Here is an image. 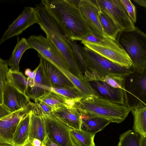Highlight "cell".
<instances>
[{
    "label": "cell",
    "mask_w": 146,
    "mask_h": 146,
    "mask_svg": "<svg viewBox=\"0 0 146 146\" xmlns=\"http://www.w3.org/2000/svg\"><path fill=\"white\" fill-rule=\"evenodd\" d=\"M37 23L35 7H25L22 13L9 25L0 40V44L11 38L21 34L27 28Z\"/></svg>",
    "instance_id": "11"
},
{
    "label": "cell",
    "mask_w": 146,
    "mask_h": 146,
    "mask_svg": "<svg viewBox=\"0 0 146 146\" xmlns=\"http://www.w3.org/2000/svg\"><path fill=\"white\" fill-rule=\"evenodd\" d=\"M74 104H66L55 109L51 115L72 128L80 130L81 114Z\"/></svg>",
    "instance_id": "14"
},
{
    "label": "cell",
    "mask_w": 146,
    "mask_h": 146,
    "mask_svg": "<svg viewBox=\"0 0 146 146\" xmlns=\"http://www.w3.org/2000/svg\"><path fill=\"white\" fill-rule=\"evenodd\" d=\"M27 39L31 48L57 68L61 71H70L67 62L56 47L49 38L42 35H32Z\"/></svg>",
    "instance_id": "7"
},
{
    "label": "cell",
    "mask_w": 146,
    "mask_h": 146,
    "mask_svg": "<svg viewBox=\"0 0 146 146\" xmlns=\"http://www.w3.org/2000/svg\"><path fill=\"white\" fill-rule=\"evenodd\" d=\"M37 69L38 67H37L33 71H32L29 68H27L25 70V74L27 76V78L30 82V87L29 88H32L34 86L35 78Z\"/></svg>",
    "instance_id": "34"
},
{
    "label": "cell",
    "mask_w": 146,
    "mask_h": 146,
    "mask_svg": "<svg viewBox=\"0 0 146 146\" xmlns=\"http://www.w3.org/2000/svg\"><path fill=\"white\" fill-rule=\"evenodd\" d=\"M35 103L30 102L24 108L0 118V142L13 144V139L21 119L33 110Z\"/></svg>",
    "instance_id": "10"
},
{
    "label": "cell",
    "mask_w": 146,
    "mask_h": 146,
    "mask_svg": "<svg viewBox=\"0 0 146 146\" xmlns=\"http://www.w3.org/2000/svg\"><path fill=\"white\" fill-rule=\"evenodd\" d=\"M103 38L93 32L85 37L82 41L93 43H99L102 41Z\"/></svg>",
    "instance_id": "35"
},
{
    "label": "cell",
    "mask_w": 146,
    "mask_h": 146,
    "mask_svg": "<svg viewBox=\"0 0 146 146\" xmlns=\"http://www.w3.org/2000/svg\"><path fill=\"white\" fill-rule=\"evenodd\" d=\"M32 111L30 113L28 141L30 142L33 139H37L43 144L46 136L44 119L41 116L35 114Z\"/></svg>",
    "instance_id": "18"
},
{
    "label": "cell",
    "mask_w": 146,
    "mask_h": 146,
    "mask_svg": "<svg viewBox=\"0 0 146 146\" xmlns=\"http://www.w3.org/2000/svg\"><path fill=\"white\" fill-rule=\"evenodd\" d=\"M31 102L27 94L7 82L3 94V104L13 112L21 109Z\"/></svg>",
    "instance_id": "13"
},
{
    "label": "cell",
    "mask_w": 146,
    "mask_h": 146,
    "mask_svg": "<svg viewBox=\"0 0 146 146\" xmlns=\"http://www.w3.org/2000/svg\"><path fill=\"white\" fill-rule=\"evenodd\" d=\"M35 78V85L32 88H29L27 95L29 98L34 100L43 95L48 90L46 87H51L50 82L40 63Z\"/></svg>",
    "instance_id": "17"
},
{
    "label": "cell",
    "mask_w": 146,
    "mask_h": 146,
    "mask_svg": "<svg viewBox=\"0 0 146 146\" xmlns=\"http://www.w3.org/2000/svg\"><path fill=\"white\" fill-rule=\"evenodd\" d=\"M125 77L117 75H107L101 81L105 82L113 87L124 90Z\"/></svg>",
    "instance_id": "32"
},
{
    "label": "cell",
    "mask_w": 146,
    "mask_h": 146,
    "mask_svg": "<svg viewBox=\"0 0 146 146\" xmlns=\"http://www.w3.org/2000/svg\"><path fill=\"white\" fill-rule=\"evenodd\" d=\"M30 113L21 119L16 128L13 139V144L15 146H23L28 140Z\"/></svg>",
    "instance_id": "21"
},
{
    "label": "cell",
    "mask_w": 146,
    "mask_h": 146,
    "mask_svg": "<svg viewBox=\"0 0 146 146\" xmlns=\"http://www.w3.org/2000/svg\"><path fill=\"white\" fill-rule=\"evenodd\" d=\"M141 146H146V135L144 137H142L141 142Z\"/></svg>",
    "instance_id": "40"
},
{
    "label": "cell",
    "mask_w": 146,
    "mask_h": 146,
    "mask_svg": "<svg viewBox=\"0 0 146 146\" xmlns=\"http://www.w3.org/2000/svg\"><path fill=\"white\" fill-rule=\"evenodd\" d=\"M46 89L54 92L71 100H78L84 97L80 91L75 86L46 87Z\"/></svg>",
    "instance_id": "30"
},
{
    "label": "cell",
    "mask_w": 146,
    "mask_h": 146,
    "mask_svg": "<svg viewBox=\"0 0 146 146\" xmlns=\"http://www.w3.org/2000/svg\"><path fill=\"white\" fill-rule=\"evenodd\" d=\"M95 146H96L95 145Z\"/></svg>",
    "instance_id": "44"
},
{
    "label": "cell",
    "mask_w": 146,
    "mask_h": 146,
    "mask_svg": "<svg viewBox=\"0 0 146 146\" xmlns=\"http://www.w3.org/2000/svg\"><path fill=\"white\" fill-rule=\"evenodd\" d=\"M83 49L90 73V81H102L107 75L126 76L134 72L132 67L127 68L113 62L86 46Z\"/></svg>",
    "instance_id": "4"
},
{
    "label": "cell",
    "mask_w": 146,
    "mask_h": 146,
    "mask_svg": "<svg viewBox=\"0 0 146 146\" xmlns=\"http://www.w3.org/2000/svg\"><path fill=\"white\" fill-rule=\"evenodd\" d=\"M81 119L80 130L95 135L111 123L103 118L89 117L84 114H81Z\"/></svg>",
    "instance_id": "19"
},
{
    "label": "cell",
    "mask_w": 146,
    "mask_h": 146,
    "mask_svg": "<svg viewBox=\"0 0 146 146\" xmlns=\"http://www.w3.org/2000/svg\"><path fill=\"white\" fill-rule=\"evenodd\" d=\"M133 1L137 4L146 8V0H134Z\"/></svg>",
    "instance_id": "39"
},
{
    "label": "cell",
    "mask_w": 146,
    "mask_h": 146,
    "mask_svg": "<svg viewBox=\"0 0 146 146\" xmlns=\"http://www.w3.org/2000/svg\"><path fill=\"white\" fill-rule=\"evenodd\" d=\"M70 135L72 140L77 146H95V134L81 130L72 129Z\"/></svg>",
    "instance_id": "27"
},
{
    "label": "cell",
    "mask_w": 146,
    "mask_h": 146,
    "mask_svg": "<svg viewBox=\"0 0 146 146\" xmlns=\"http://www.w3.org/2000/svg\"><path fill=\"white\" fill-rule=\"evenodd\" d=\"M81 42L84 46L113 62L128 68L132 67L131 60L127 54L116 40L110 37L103 38L99 43L83 41Z\"/></svg>",
    "instance_id": "5"
},
{
    "label": "cell",
    "mask_w": 146,
    "mask_h": 146,
    "mask_svg": "<svg viewBox=\"0 0 146 146\" xmlns=\"http://www.w3.org/2000/svg\"><path fill=\"white\" fill-rule=\"evenodd\" d=\"M42 0L41 1L54 18L64 36L71 41H81L94 32L81 13L79 1Z\"/></svg>",
    "instance_id": "1"
},
{
    "label": "cell",
    "mask_w": 146,
    "mask_h": 146,
    "mask_svg": "<svg viewBox=\"0 0 146 146\" xmlns=\"http://www.w3.org/2000/svg\"><path fill=\"white\" fill-rule=\"evenodd\" d=\"M7 82L19 91L25 94L30 87V82L27 78L19 71H13L9 70L6 75Z\"/></svg>",
    "instance_id": "24"
},
{
    "label": "cell",
    "mask_w": 146,
    "mask_h": 146,
    "mask_svg": "<svg viewBox=\"0 0 146 146\" xmlns=\"http://www.w3.org/2000/svg\"><path fill=\"white\" fill-rule=\"evenodd\" d=\"M101 11L113 20L119 31L135 28L129 16L120 0H95Z\"/></svg>",
    "instance_id": "8"
},
{
    "label": "cell",
    "mask_w": 146,
    "mask_h": 146,
    "mask_svg": "<svg viewBox=\"0 0 146 146\" xmlns=\"http://www.w3.org/2000/svg\"><path fill=\"white\" fill-rule=\"evenodd\" d=\"M43 144L44 146H60L52 141L47 136L44 140Z\"/></svg>",
    "instance_id": "37"
},
{
    "label": "cell",
    "mask_w": 146,
    "mask_h": 146,
    "mask_svg": "<svg viewBox=\"0 0 146 146\" xmlns=\"http://www.w3.org/2000/svg\"><path fill=\"white\" fill-rule=\"evenodd\" d=\"M67 40L71 47L75 58L82 72H84L86 78L89 79L90 73L89 70L86 58L84 55L83 47L76 41H71L66 38Z\"/></svg>",
    "instance_id": "26"
},
{
    "label": "cell",
    "mask_w": 146,
    "mask_h": 146,
    "mask_svg": "<svg viewBox=\"0 0 146 146\" xmlns=\"http://www.w3.org/2000/svg\"><path fill=\"white\" fill-rule=\"evenodd\" d=\"M124 92L125 104L131 109L146 106V69L125 76Z\"/></svg>",
    "instance_id": "6"
},
{
    "label": "cell",
    "mask_w": 146,
    "mask_h": 146,
    "mask_svg": "<svg viewBox=\"0 0 146 146\" xmlns=\"http://www.w3.org/2000/svg\"><path fill=\"white\" fill-rule=\"evenodd\" d=\"M36 99L50 106L54 110L65 104L75 103L77 101L68 99L51 90H48Z\"/></svg>",
    "instance_id": "23"
},
{
    "label": "cell",
    "mask_w": 146,
    "mask_h": 146,
    "mask_svg": "<svg viewBox=\"0 0 146 146\" xmlns=\"http://www.w3.org/2000/svg\"><path fill=\"white\" fill-rule=\"evenodd\" d=\"M40 63L51 85V88L75 86L61 71L54 65L38 54Z\"/></svg>",
    "instance_id": "15"
},
{
    "label": "cell",
    "mask_w": 146,
    "mask_h": 146,
    "mask_svg": "<svg viewBox=\"0 0 146 146\" xmlns=\"http://www.w3.org/2000/svg\"><path fill=\"white\" fill-rule=\"evenodd\" d=\"M12 113L3 104H0V118L5 117Z\"/></svg>",
    "instance_id": "36"
},
{
    "label": "cell",
    "mask_w": 146,
    "mask_h": 146,
    "mask_svg": "<svg viewBox=\"0 0 146 146\" xmlns=\"http://www.w3.org/2000/svg\"><path fill=\"white\" fill-rule=\"evenodd\" d=\"M23 146H33L31 143L28 140Z\"/></svg>",
    "instance_id": "42"
},
{
    "label": "cell",
    "mask_w": 146,
    "mask_h": 146,
    "mask_svg": "<svg viewBox=\"0 0 146 146\" xmlns=\"http://www.w3.org/2000/svg\"><path fill=\"white\" fill-rule=\"evenodd\" d=\"M30 142L33 146H44L42 142L40 140L37 139H33Z\"/></svg>",
    "instance_id": "38"
},
{
    "label": "cell",
    "mask_w": 146,
    "mask_h": 146,
    "mask_svg": "<svg viewBox=\"0 0 146 146\" xmlns=\"http://www.w3.org/2000/svg\"><path fill=\"white\" fill-rule=\"evenodd\" d=\"M78 6L83 17L93 32L102 38L109 37L101 24L100 15L101 11L96 1L79 0Z\"/></svg>",
    "instance_id": "12"
},
{
    "label": "cell",
    "mask_w": 146,
    "mask_h": 146,
    "mask_svg": "<svg viewBox=\"0 0 146 146\" xmlns=\"http://www.w3.org/2000/svg\"><path fill=\"white\" fill-rule=\"evenodd\" d=\"M93 87L100 95L110 100L125 104L124 90L114 88L105 82L95 80L90 81Z\"/></svg>",
    "instance_id": "16"
},
{
    "label": "cell",
    "mask_w": 146,
    "mask_h": 146,
    "mask_svg": "<svg viewBox=\"0 0 146 146\" xmlns=\"http://www.w3.org/2000/svg\"><path fill=\"white\" fill-rule=\"evenodd\" d=\"M115 40L130 59L134 72H142L146 69V34L135 27L119 31Z\"/></svg>",
    "instance_id": "3"
},
{
    "label": "cell",
    "mask_w": 146,
    "mask_h": 146,
    "mask_svg": "<svg viewBox=\"0 0 146 146\" xmlns=\"http://www.w3.org/2000/svg\"><path fill=\"white\" fill-rule=\"evenodd\" d=\"M133 117V130L142 137L146 135V106L131 109Z\"/></svg>",
    "instance_id": "25"
},
{
    "label": "cell",
    "mask_w": 146,
    "mask_h": 146,
    "mask_svg": "<svg viewBox=\"0 0 146 146\" xmlns=\"http://www.w3.org/2000/svg\"><path fill=\"white\" fill-rule=\"evenodd\" d=\"M100 20L102 26L108 36L115 40L119 31L113 20L102 11L100 15Z\"/></svg>",
    "instance_id": "29"
},
{
    "label": "cell",
    "mask_w": 146,
    "mask_h": 146,
    "mask_svg": "<svg viewBox=\"0 0 146 146\" xmlns=\"http://www.w3.org/2000/svg\"><path fill=\"white\" fill-rule=\"evenodd\" d=\"M45 123L46 136L60 146H77L72 139L70 132L73 129L51 114L41 113Z\"/></svg>",
    "instance_id": "9"
},
{
    "label": "cell",
    "mask_w": 146,
    "mask_h": 146,
    "mask_svg": "<svg viewBox=\"0 0 146 146\" xmlns=\"http://www.w3.org/2000/svg\"><path fill=\"white\" fill-rule=\"evenodd\" d=\"M142 137L133 129L128 130L120 135L117 146H141Z\"/></svg>",
    "instance_id": "28"
},
{
    "label": "cell",
    "mask_w": 146,
    "mask_h": 146,
    "mask_svg": "<svg viewBox=\"0 0 146 146\" xmlns=\"http://www.w3.org/2000/svg\"><path fill=\"white\" fill-rule=\"evenodd\" d=\"M8 61L0 58V104L3 103V91L7 83L6 75L9 70Z\"/></svg>",
    "instance_id": "31"
},
{
    "label": "cell",
    "mask_w": 146,
    "mask_h": 146,
    "mask_svg": "<svg viewBox=\"0 0 146 146\" xmlns=\"http://www.w3.org/2000/svg\"><path fill=\"white\" fill-rule=\"evenodd\" d=\"M62 72L80 91L84 97L98 95L97 91L93 88L90 82L88 79L79 78L69 70H64Z\"/></svg>",
    "instance_id": "22"
},
{
    "label": "cell",
    "mask_w": 146,
    "mask_h": 146,
    "mask_svg": "<svg viewBox=\"0 0 146 146\" xmlns=\"http://www.w3.org/2000/svg\"><path fill=\"white\" fill-rule=\"evenodd\" d=\"M129 16L132 22L134 24L136 21L135 8L129 0H120Z\"/></svg>",
    "instance_id": "33"
},
{
    "label": "cell",
    "mask_w": 146,
    "mask_h": 146,
    "mask_svg": "<svg viewBox=\"0 0 146 146\" xmlns=\"http://www.w3.org/2000/svg\"><path fill=\"white\" fill-rule=\"evenodd\" d=\"M23 146L17 145V146Z\"/></svg>",
    "instance_id": "43"
},
{
    "label": "cell",
    "mask_w": 146,
    "mask_h": 146,
    "mask_svg": "<svg viewBox=\"0 0 146 146\" xmlns=\"http://www.w3.org/2000/svg\"><path fill=\"white\" fill-rule=\"evenodd\" d=\"M31 49L27 39L22 38L20 40L18 37L17 42L8 61L9 70L13 71H19V64L21 58L25 52Z\"/></svg>",
    "instance_id": "20"
},
{
    "label": "cell",
    "mask_w": 146,
    "mask_h": 146,
    "mask_svg": "<svg viewBox=\"0 0 146 146\" xmlns=\"http://www.w3.org/2000/svg\"><path fill=\"white\" fill-rule=\"evenodd\" d=\"M74 105L81 114L103 118L119 123L127 117L131 110L126 104L118 103L99 95L84 97Z\"/></svg>",
    "instance_id": "2"
},
{
    "label": "cell",
    "mask_w": 146,
    "mask_h": 146,
    "mask_svg": "<svg viewBox=\"0 0 146 146\" xmlns=\"http://www.w3.org/2000/svg\"><path fill=\"white\" fill-rule=\"evenodd\" d=\"M0 146H15L13 144L4 142H0Z\"/></svg>",
    "instance_id": "41"
}]
</instances>
